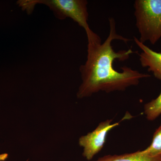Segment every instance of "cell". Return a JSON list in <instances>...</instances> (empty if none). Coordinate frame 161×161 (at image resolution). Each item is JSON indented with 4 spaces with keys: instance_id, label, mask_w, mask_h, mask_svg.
Listing matches in <instances>:
<instances>
[{
    "instance_id": "obj_2",
    "label": "cell",
    "mask_w": 161,
    "mask_h": 161,
    "mask_svg": "<svg viewBox=\"0 0 161 161\" xmlns=\"http://www.w3.org/2000/svg\"><path fill=\"white\" fill-rule=\"evenodd\" d=\"M17 3L28 14L32 13L36 5L43 4L53 12L57 19L70 18L85 31L90 28L86 0H19Z\"/></svg>"
},
{
    "instance_id": "obj_9",
    "label": "cell",
    "mask_w": 161,
    "mask_h": 161,
    "mask_svg": "<svg viewBox=\"0 0 161 161\" xmlns=\"http://www.w3.org/2000/svg\"><path fill=\"white\" fill-rule=\"evenodd\" d=\"M8 154L7 153L0 154V161H4L8 158Z\"/></svg>"
},
{
    "instance_id": "obj_5",
    "label": "cell",
    "mask_w": 161,
    "mask_h": 161,
    "mask_svg": "<svg viewBox=\"0 0 161 161\" xmlns=\"http://www.w3.org/2000/svg\"><path fill=\"white\" fill-rule=\"evenodd\" d=\"M134 40L142 50L139 54V60L142 67H148V71L152 72L156 78L161 80V53L150 49L135 37Z\"/></svg>"
},
{
    "instance_id": "obj_6",
    "label": "cell",
    "mask_w": 161,
    "mask_h": 161,
    "mask_svg": "<svg viewBox=\"0 0 161 161\" xmlns=\"http://www.w3.org/2000/svg\"><path fill=\"white\" fill-rule=\"evenodd\" d=\"M94 161H161V156H152L142 150L122 155L105 156Z\"/></svg>"
},
{
    "instance_id": "obj_3",
    "label": "cell",
    "mask_w": 161,
    "mask_h": 161,
    "mask_svg": "<svg viewBox=\"0 0 161 161\" xmlns=\"http://www.w3.org/2000/svg\"><path fill=\"white\" fill-rule=\"evenodd\" d=\"M134 7L139 40L154 45L161 38V0H136Z\"/></svg>"
},
{
    "instance_id": "obj_7",
    "label": "cell",
    "mask_w": 161,
    "mask_h": 161,
    "mask_svg": "<svg viewBox=\"0 0 161 161\" xmlns=\"http://www.w3.org/2000/svg\"><path fill=\"white\" fill-rule=\"evenodd\" d=\"M144 112L148 120L153 121L161 114V92L155 99L144 105Z\"/></svg>"
},
{
    "instance_id": "obj_8",
    "label": "cell",
    "mask_w": 161,
    "mask_h": 161,
    "mask_svg": "<svg viewBox=\"0 0 161 161\" xmlns=\"http://www.w3.org/2000/svg\"><path fill=\"white\" fill-rule=\"evenodd\" d=\"M143 151L152 156H161V125L153 134L150 146Z\"/></svg>"
},
{
    "instance_id": "obj_4",
    "label": "cell",
    "mask_w": 161,
    "mask_h": 161,
    "mask_svg": "<svg viewBox=\"0 0 161 161\" xmlns=\"http://www.w3.org/2000/svg\"><path fill=\"white\" fill-rule=\"evenodd\" d=\"M112 119H107L99 124L94 131L80 137L78 143L83 148L82 155L91 160L103 147L107 134L110 130L119 125V123L112 124Z\"/></svg>"
},
{
    "instance_id": "obj_1",
    "label": "cell",
    "mask_w": 161,
    "mask_h": 161,
    "mask_svg": "<svg viewBox=\"0 0 161 161\" xmlns=\"http://www.w3.org/2000/svg\"><path fill=\"white\" fill-rule=\"evenodd\" d=\"M109 33L103 43L91 28L85 31L88 41L87 55L85 63L79 68L82 82L78 88L77 96L80 99L90 97L99 92L124 91L129 87L137 85L141 79L151 76L126 66L121 67V72L115 69L113 62L115 60L125 61L136 52L131 48L118 52L113 49V40H122L127 43L131 40L117 33L116 23L113 18L109 19Z\"/></svg>"
}]
</instances>
